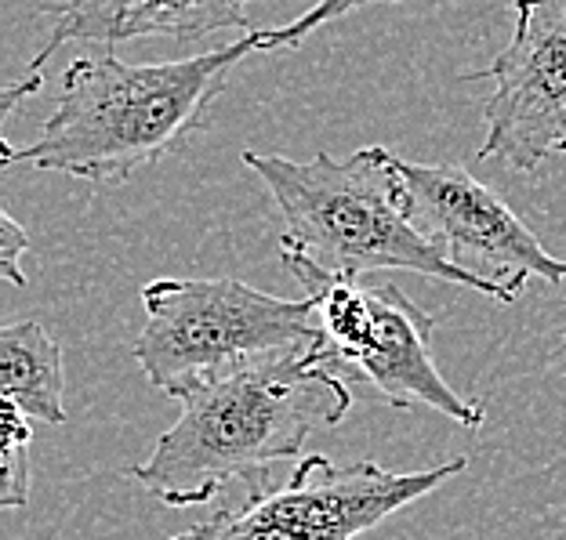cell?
<instances>
[{"label": "cell", "mask_w": 566, "mask_h": 540, "mask_svg": "<svg viewBox=\"0 0 566 540\" xmlns=\"http://www.w3.org/2000/svg\"><path fill=\"white\" fill-rule=\"evenodd\" d=\"M30 251V233L25 225H19L8 211H0V276L11 279L15 287H25V273H22V254Z\"/></svg>", "instance_id": "4fadbf2b"}, {"label": "cell", "mask_w": 566, "mask_h": 540, "mask_svg": "<svg viewBox=\"0 0 566 540\" xmlns=\"http://www.w3.org/2000/svg\"><path fill=\"white\" fill-rule=\"evenodd\" d=\"M178 406L182 414L132 468V479L167 508H197L233 483H262L276 460L302 457L316 428L349 417L353 395L316 338L229 367Z\"/></svg>", "instance_id": "6da1fadb"}, {"label": "cell", "mask_w": 566, "mask_h": 540, "mask_svg": "<svg viewBox=\"0 0 566 540\" xmlns=\"http://www.w3.org/2000/svg\"><path fill=\"white\" fill-rule=\"evenodd\" d=\"M142 308L146 327L132 356L175 403L229 367L319 338L313 294L276 298L240 279H149Z\"/></svg>", "instance_id": "277c9868"}, {"label": "cell", "mask_w": 566, "mask_h": 540, "mask_svg": "<svg viewBox=\"0 0 566 540\" xmlns=\"http://www.w3.org/2000/svg\"><path fill=\"white\" fill-rule=\"evenodd\" d=\"M465 472L469 457L421 472H389L367 457L338 465L313 454L283 483L243 486L240 500L171 540H356Z\"/></svg>", "instance_id": "5b68a950"}, {"label": "cell", "mask_w": 566, "mask_h": 540, "mask_svg": "<svg viewBox=\"0 0 566 540\" xmlns=\"http://www.w3.org/2000/svg\"><path fill=\"white\" fill-rule=\"evenodd\" d=\"M283 218V265L302 262L316 273L359 279L381 268H403L469 287L501 305L520 298L526 276H486L458 265L421 233L410 214L400 157L381 146L356 149L349 160L319 152L313 160L243 152Z\"/></svg>", "instance_id": "3957f363"}, {"label": "cell", "mask_w": 566, "mask_h": 540, "mask_svg": "<svg viewBox=\"0 0 566 540\" xmlns=\"http://www.w3.org/2000/svg\"><path fill=\"white\" fill-rule=\"evenodd\" d=\"M0 392L15 403L25 417L44 424H66V374H62V349L51 333L22 319L0 330Z\"/></svg>", "instance_id": "30bf717a"}, {"label": "cell", "mask_w": 566, "mask_h": 540, "mask_svg": "<svg viewBox=\"0 0 566 540\" xmlns=\"http://www.w3.org/2000/svg\"><path fill=\"white\" fill-rule=\"evenodd\" d=\"M0 505L25 508L30 505V417L15 403L4 400V417H0Z\"/></svg>", "instance_id": "8fae6325"}, {"label": "cell", "mask_w": 566, "mask_h": 540, "mask_svg": "<svg viewBox=\"0 0 566 540\" xmlns=\"http://www.w3.org/2000/svg\"><path fill=\"white\" fill-rule=\"evenodd\" d=\"M44 92V76H41V70H30L22 76V81H15V84H8L4 92H0V120H8L11 113L19 109V102L22 98H33V95H41Z\"/></svg>", "instance_id": "5bb4252c"}, {"label": "cell", "mask_w": 566, "mask_h": 540, "mask_svg": "<svg viewBox=\"0 0 566 540\" xmlns=\"http://www.w3.org/2000/svg\"><path fill=\"white\" fill-rule=\"evenodd\" d=\"M370 4H396V0H316L313 8L287 25H273V30H259V51H280V47H298L308 33H316L319 25L349 15V11L370 8Z\"/></svg>", "instance_id": "7c38bea8"}, {"label": "cell", "mask_w": 566, "mask_h": 540, "mask_svg": "<svg viewBox=\"0 0 566 540\" xmlns=\"http://www.w3.org/2000/svg\"><path fill=\"white\" fill-rule=\"evenodd\" d=\"M400 174L418 229L458 265L486 262L497 276H537L552 287L566 283V262L548 254L505 197L465 167L400 160Z\"/></svg>", "instance_id": "52a82bcc"}, {"label": "cell", "mask_w": 566, "mask_h": 540, "mask_svg": "<svg viewBox=\"0 0 566 540\" xmlns=\"http://www.w3.org/2000/svg\"><path fill=\"white\" fill-rule=\"evenodd\" d=\"M559 352L566 356V333H563V345H559Z\"/></svg>", "instance_id": "9a60e30c"}, {"label": "cell", "mask_w": 566, "mask_h": 540, "mask_svg": "<svg viewBox=\"0 0 566 540\" xmlns=\"http://www.w3.org/2000/svg\"><path fill=\"white\" fill-rule=\"evenodd\" d=\"M370 316H375V324H370L367 341L345 359V381H367L389 406L421 403L472 432L483 428V403L450 389L440 367H436V319L396 283L370 287Z\"/></svg>", "instance_id": "ba28073f"}, {"label": "cell", "mask_w": 566, "mask_h": 540, "mask_svg": "<svg viewBox=\"0 0 566 540\" xmlns=\"http://www.w3.org/2000/svg\"><path fill=\"white\" fill-rule=\"evenodd\" d=\"M251 51H259V30H248L226 47L157 66H132L113 55V47L73 59L55 113L36 141L25 149L0 141V167L30 163L87 182H127L200 131L203 113Z\"/></svg>", "instance_id": "7a4b0ae2"}, {"label": "cell", "mask_w": 566, "mask_h": 540, "mask_svg": "<svg viewBox=\"0 0 566 540\" xmlns=\"http://www.w3.org/2000/svg\"><path fill=\"white\" fill-rule=\"evenodd\" d=\"M248 4L251 0H55L44 8L51 33L30 70H41L70 41L113 47L138 36L200 41L233 25L248 33Z\"/></svg>", "instance_id": "9c48e42d"}, {"label": "cell", "mask_w": 566, "mask_h": 540, "mask_svg": "<svg viewBox=\"0 0 566 540\" xmlns=\"http://www.w3.org/2000/svg\"><path fill=\"white\" fill-rule=\"evenodd\" d=\"M480 160L531 174L566 152V0H516V30L491 70Z\"/></svg>", "instance_id": "8992f818"}]
</instances>
